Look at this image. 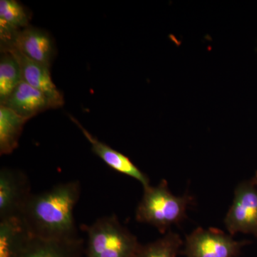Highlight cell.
<instances>
[{"instance_id": "cell-2", "label": "cell", "mask_w": 257, "mask_h": 257, "mask_svg": "<svg viewBox=\"0 0 257 257\" xmlns=\"http://www.w3.org/2000/svg\"><path fill=\"white\" fill-rule=\"evenodd\" d=\"M192 200L187 194L174 195L167 182L162 180L155 187L144 189L143 197L135 213L137 221L152 225L162 234H166L171 226L179 224L186 217Z\"/></svg>"}, {"instance_id": "cell-15", "label": "cell", "mask_w": 257, "mask_h": 257, "mask_svg": "<svg viewBox=\"0 0 257 257\" xmlns=\"http://www.w3.org/2000/svg\"><path fill=\"white\" fill-rule=\"evenodd\" d=\"M182 246L180 236L170 231L153 242L141 244L135 257H177Z\"/></svg>"}, {"instance_id": "cell-16", "label": "cell", "mask_w": 257, "mask_h": 257, "mask_svg": "<svg viewBox=\"0 0 257 257\" xmlns=\"http://www.w3.org/2000/svg\"><path fill=\"white\" fill-rule=\"evenodd\" d=\"M23 81L18 61L9 52L0 59V103L3 104Z\"/></svg>"}, {"instance_id": "cell-9", "label": "cell", "mask_w": 257, "mask_h": 257, "mask_svg": "<svg viewBox=\"0 0 257 257\" xmlns=\"http://www.w3.org/2000/svg\"><path fill=\"white\" fill-rule=\"evenodd\" d=\"M10 47L16 49L34 62L50 67L53 44L47 32L28 26L19 32L13 44L8 48Z\"/></svg>"}, {"instance_id": "cell-11", "label": "cell", "mask_w": 257, "mask_h": 257, "mask_svg": "<svg viewBox=\"0 0 257 257\" xmlns=\"http://www.w3.org/2000/svg\"><path fill=\"white\" fill-rule=\"evenodd\" d=\"M82 239H44L30 234L21 257H81Z\"/></svg>"}, {"instance_id": "cell-6", "label": "cell", "mask_w": 257, "mask_h": 257, "mask_svg": "<svg viewBox=\"0 0 257 257\" xmlns=\"http://www.w3.org/2000/svg\"><path fill=\"white\" fill-rule=\"evenodd\" d=\"M30 182L22 171L3 167L0 170V219L20 216L31 195Z\"/></svg>"}, {"instance_id": "cell-7", "label": "cell", "mask_w": 257, "mask_h": 257, "mask_svg": "<svg viewBox=\"0 0 257 257\" xmlns=\"http://www.w3.org/2000/svg\"><path fill=\"white\" fill-rule=\"evenodd\" d=\"M71 120L73 121L74 124L77 125L87 141L91 144L92 152L99 157L106 165L109 166L113 170L122 174L132 178L136 179L143 185L144 189L150 187V179L146 174L139 169L135 164L132 162L128 157L125 156L123 154L116 151L111 148L109 145L99 141L95 137L91 135L84 126L81 125L79 121L74 119L72 116H69Z\"/></svg>"}, {"instance_id": "cell-1", "label": "cell", "mask_w": 257, "mask_h": 257, "mask_svg": "<svg viewBox=\"0 0 257 257\" xmlns=\"http://www.w3.org/2000/svg\"><path fill=\"white\" fill-rule=\"evenodd\" d=\"M81 194L79 181H69L50 189L32 194L20 217L33 236L44 239H78L74 207Z\"/></svg>"}, {"instance_id": "cell-8", "label": "cell", "mask_w": 257, "mask_h": 257, "mask_svg": "<svg viewBox=\"0 0 257 257\" xmlns=\"http://www.w3.org/2000/svg\"><path fill=\"white\" fill-rule=\"evenodd\" d=\"M3 52H9L18 61L24 82L48 96L55 108L63 105V96L52 82L50 67L34 62L13 47L3 50Z\"/></svg>"}, {"instance_id": "cell-10", "label": "cell", "mask_w": 257, "mask_h": 257, "mask_svg": "<svg viewBox=\"0 0 257 257\" xmlns=\"http://www.w3.org/2000/svg\"><path fill=\"white\" fill-rule=\"evenodd\" d=\"M1 105L28 120L42 111L55 108L48 96L23 80Z\"/></svg>"}, {"instance_id": "cell-4", "label": "cell", "mask_w": 257, "mask_h": 257, "mask_svg": "<svg viewBox=\"0 0 257 257\" xmlns=\"http://www.w3.org/2000/svg\"><path fill=\"white\" fill-rule=\"evenodd\" d=\"M248 243L219 230L197 228L186 236L182 253L186 257H236Z\"/></svg>"}, {"instance_id": "cell-5", "label": "cell", "mask_w": 257, "mask_h": 257, "mask_svg": "<svg viewBox=\"0 0 257 257\" xmlns=\"http://www.w3.org/2000/svg\"><path fill=\"white\" fill-rule=\"evenodd\" d=\"M224 224L231 236L241 232L257 237V188L252 181H243L235 189Z\"/></svg>"}, {"instance_id": "cell-17", "label": "cell", "mask_w": 257, "mask_h": 257, "mask_svg": "<svg viewBox=\"0 0 257 257\" xmlns=\"http://www.w3.org/2000/svg\"><path fill=\"white\" fill-rule=\"evenodd\" d=\"M251 181H252L253 184H254V185L256 186L257 188V172H256V174H255V175L253 176V177L252 179H251Z\"/></svg>"}, {"instance_id": "cell-12", "label": "cell", "mask_w": 257, "mask_h": 257, "mask_svg": "<svg viewBox=\"0 0 257 257\" xmlns=\"http://www.w3.org/2000/svg\"><path fill=\"white\" fill-rule=\"evenodd\" d=\"M29 16L23 5L15 0L0 1V40L2 50L13 44L19 32L28 28Z\"/></svg>"}, {"instance_id": "cell-13", "label": "cell", "mask_w": 257, "mask_h": 257, "mask_svg": "<svg viewBox=\"0 0 257 257\" xmlns=\"http://www.w3.org/2000/svg\"><path fill=\"white\" fill-rule=\"evenodd\" d=\"M30 236L20 216L0 219V257H21Z\"/></svg>"}, {"instance_id": "cell-14", "label": "cell", "mask_w": 257, "mask_h": 257, "mask_svg": "<svg viewBox=\"0 0 257 257\" xmlns=\"http://www.w3.org/2000/svg\"><path fill=\"white\" fill-rule=\"evenodd\" d=\"M28 121L14 111L0 106V154L10 155L18 147L24 125Z\"/></svg>"}, {"instance_id": "cell-3", "label": "cell", "mask_w": 257, "mask_h": 257, "mask_svg": "<svg viewBox=\"0 0 257 257\" xmlns=\"http://www.w3.org/2000/svg\"><path fill=\"white\" fill-rule=\"evenodd\" d=\"M82 226L87 234L85 257H135L141 246L116 216H104Z\"/></svg>"}]
</instances>
